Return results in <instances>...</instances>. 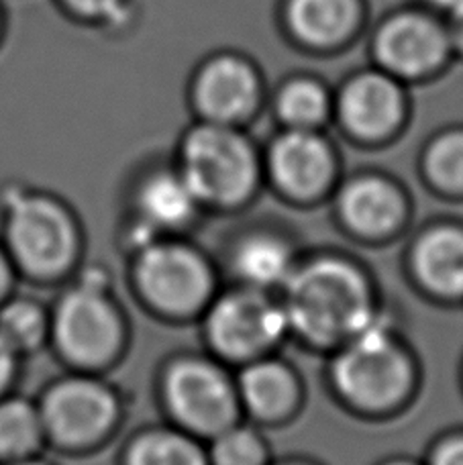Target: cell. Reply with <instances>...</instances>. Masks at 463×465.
<instances>
[{
	"mask_svg": "<svg viewBox=\"0 0 463 465\" xmlns=\"http://www.w3.org/2000/svg\"><path fill=\"white\" fill-rule=\"evenodd\" d=\"M131 286L147 311L168 321L201 317L219 292L214 263L182 237H157L133 252Z\"/></svg>",
	"mask_w": 463,
	"mask_h": 465,
	"instance_id": "cell-6",
	"label": "cell"
},
{
	"mask_svg": "<svg viewBox=\"0 0 463 465\" xmlns=\"http://www.w3.org/2000/svg\"><path fill=\"white\" fill-rule=\"evenodd\" d=\"M300 262L296 245L282 231L253 227L241 231L225 249V268L237 286L280 292Z\"/></svg>",
	"mask_w": 463,
	"mask_h": 465,
	"instance_id": "cell-17",
	"label": "cell"
},
{
	"mask_svg": "<svg viewBox=\"0 0 463 465\" xmlns=\"http://www.w3.org/2000/svg\"><path fill=\"white\" fill-rule=\"evenodd\" d=\"M278 296L291 335L327 351L350 341L384 312L366 268L337 253L300 257Z\"/></svg>",
	"mask_w": 463,
	"mask_h": 465,
	"instance_id": "cell-1",
	"label": "cell"
},
{
	"mask_svg": "<svg viewBox=\"0 0 463 465\" xmlns=\"http://www.w3.org/2000/svg\"><path fill=\"white\" fill-rule=\"evenodd\" d=\"M369 54L376 68L404 84L437 76L453 57L445 19L423 5L386 15L371 33Z\"/></svg>",
	"mask_w": 463,
	"mask_h": 465,
	"instance_id": "cell-10",
	"label": "cell"
},
{
	"mask_svg": "<svg viewBox=\"0 0 463 465\" xmlns=\"http://www.w3.org/2000/svg\"><path fill=\"white\" fill-rule=\"evenodd\" d=\"M201 321L206 345L222 363L243 365L271 355L291 335L276 292L237 284L217 292Z\"/></svg>",
	"mask_w": 463,
	"mask_h": 465,
	"instance_id": "cell-8",
	"label": "cell"
},
{
	"mask_svg": "<svg viewBox=\"0 0 463 465\" xmlns=\"http://www.w3.org/2000/svg\"><path fill=\"white\" fill-rule=\"evenodd\" d=\"M72 21L98 29H121L133 16V0H55Z\"/></svg>",
	"mask_w": 463,
	"mask_h": 465,
	"instance_id": "cell-26",
	"label": "cell"
},
{
	"mask_svg": "<svg viewBox=\"0 0 463 465\" xmlns=\"http://www.w3.org/2000/svg\"><path fill=\"white\" fill-rule=\"evenodd\" d=\"M379 465H425V463H417V461L407 460V458H394V460H386Z\"/></svg>",
	"mask_w": 463,
	"mask_h": 465,
	"instance_id": "cell-33",
	"label": "cell"
},
{
	"mask_svg": "<svg viewBox=\"0 0 463 465\" xmlns=\"http://www.w3.org/2000/svg\"><path fill=\"white\" fill-rule=\"evenodd\" d=\"M288 37L304 52L333 54L358 37L366 19L363 0H282Z\"/></svg>",
	"mask_w": 463,
	"mask_h": 465,
	"instance_id": "cell-16",
	"label": "cell"
},
{
	"mask_svg": "<svg viewBox=\"0 0 463 465\" xmlns=\"http://www.w3.org/2000/svg\"><path fill=\"white\" fill-rule=\"evenodd\" d=\"M409 268L427 296L463 301V225L439 223L420 231L410 245Z\"/></svg>",
	"mask_w": 463,
	"mask_h": 465,
	"instance_id": "cell-19",
	"label": "cell"
},
{
	"mask_svg": "<svg viewBox=\"0 0 463 465\" xmlns=\"http://www.w3.org/2000/svg\"><path fill=\"white\" fill-rule=\"evenodd\" d=\"M45 443L37 401L13 392L0 398V463L37 458Z\"/></svg>",
	"mask_w": 463,
	"mask_h": 465,
	"instance_id": "cell-22",
	"label": "cell"
},
{
	"mask_svg": "<svg viewBox=\"0 0 463 465\" xmlns=\"http://www.w3.org/2000/svg\"><path fill=\"white\" fill-rule=\"evenodd\" d=\"M235 386L241 411L263 425L284 422L300 411V376L274 353L239 365Z\"/></svg>",
	"mask_w": 463,
	"mask_h": 465,
	"instance_id": "cell-18",
	"label": "cell"
},
{
	"mask_svg": "<svg viewBox=\"0 0 463 465\" xmlns=\"http://www.w3.org/2000/svg\"><path fill=\"white\" fill-rule=\"evenodd\" d=\"M407 119V84L374 64L353 72L335 90L333 121L360 143H384L399 135Z\"/></svg>",
	"mask_w": 463,
	"mask_h": 465,
	"instance_id": "cell-13",
	"label": "cell"
},
{
	"mask_svg": "<svg viewBox=\"0 0 463 465\" xmlns=\"http://www.w3.org/2000/svg\"><path fill=\"white\" fill-rule=\"evenodd\" d=\"M19 361L21 355L0 335V398L11 394L16 373H19Z\"/></svg>",
	"mask_w": 463,
	"mask_h": 465,
	"instance_id": "cell-28",
	"label": "cell"
},
{
	"mask_svg": "<svg viewBox=\"0 0 463 465\" xmlns=\"http://www.w3.org/2000/svg\"><path fill=\"white\" fill-rule=\"evenodd\" d=\"M420 172L439 194L463 198V127L443 129L427 141Z\"/></svg>",
	"mask_w": 463,
	"mask_h": 465,
	"instance_id": "cell-24",
	"label": "cell"
},
{
	"mask_svg": "<svg viewBox=\"0 0 463 465\" xmlns=\"http://www.w3.org/2000/svg\"><path fill=\"white\" fill-rule=\"evenodd\" d=\"M173 165L204 211L241 209L263 182L261 152L243 127L233 124H190L182 133Z\"/></svg>",
	"mask_w": 463,
	"mask_h": 465,
	"instance_id": "cell-4",
	"label": "cell"
},
{
	"mask_svg": "<svg viewBox=\"0 0 463 465\" xmlns=\"http://www.w3.org/2000/svg\"><path fill=\"white\" fill-rule=\"evenodd\" d=\"M335 90L309 74H296L280 82L271 96V111L282 129L325 131L333 121Z\"/></svg>",
	"mask_w": 463,
	"mask_h": 465,
	"instance_id": "cell-20",
	"label": "cell"
},
{
	"mask_svg": "<svg viewBox=\"0 0 463 465\" xmlns=\"http://www.w3.org/2000/svg\"><path fill=\"white\" fill-rule=\"evenodd\" d=\"M266 86L258 65L237 52H217L196 65L188 103L196 121L243 127L260 113Z\"/></svg>",
	"mask_w": 463,
	"mask_h": 465,
	"instance_id": "cell-12",
	"label": "cell"
},
{
	"mask_svg": "<svg viewBox=\"0 0 463 465\" xmlns=\"http://www.w3.org/2000/svg\"><path fill=\"white\" fill-rule=\"evenodd\" d=\"M16 278H19V273H16L6 249L0 243V304L15 292Z\"/></svg>",
	"mask_w": 463,
	"mask_h": 465,
	"instance_id": "cell-29",
	"label": "cell"
},
{
	"mask_svg": "<svg viewBox=\"0 0 463 465\" xmlns=\"http://www.w3.org/2000/svg\"><path fill=\"white\" fill-rule=\"evenodd\" d=\"M123 465H209V458L202 439L176 425H163L131 437Z\"/></svg>",
	"mask_w": 463,
	"mask_h": 465,
	"instance_id": "cell-21",
	"label": "cell"
},
{
	"mask_svg": "<svg viewBox=\"0 0 463 465\" xmlns=\"http://www.w3.org/2000/svg\"><path fill=\"white\" fill-rule=\"evenodd\" d=\"M425 465H463V430H456L435 441Z\"/></svg>",
	"mask_w": 463,
	"mask_h": 465,
	"instance_id": "cell-27",
	"label": "cell"
},
{
	"mask_svg": "<svg viewBox=\"0 0 463 465\" xmlns=\"http://www.w3.org/2000/svg\"><path fill=\"white\" fill-rule=\"evenodd\" d=\"M160 396L172 425L202 441L241 420L235 376L217 357L186 353L162 371Z\"/></svg>",
	"mask_w": 463,
	"mask_h": 465,
	"instance_id": "cell-7",
	"label": "cell"
},
{
	"mask_svg": "<svg viewBox=\"0 0 463 465\" xmlns=\"http://www.w3.org/2000/svg\"><path fill=\"white\" fill-rule=\"evenodd\" d=\"M0 465H52V463H47V461H44L39 458H29V460H19V461H11V463H0Z\"/></svg>",
	"mask_w": 463,
	"mask_h": 465,
	"instance_id": "cell-32",
	"label": "cell"
},
{
	"mask_svg": "<svg viewBox=\"0 0 463 465\" xmlns=\"http://www.w3.org/2000/svg\"><path fill=\"white\" fill-rule=\"evenodd\" d=\"M206 443L209 465H270L271 453L260 429L235 422Z\"/></svg>",
	"mask_w": 463,
	"mask_h": 465,
	"instance_id": "cell-25",
	"label": "cell"
},
{
	"mask_svg": "<svg viewBox=\"0 0 463 465\" xmlns=\"http://www.w3.org/2000/svg\"><path fill=\"white\" fill-rule=\"evenodd\" d=\"M52 311L37 298L11 294L0 304V335L16 353L31 355L49 341Z\"/></svg>",
	"mask_w": 463,
	"mask_h": 465,
	"instance_id": "cell-23",
	"label": "cell"
},
{
	"mask_svg": "<svg viewBox=\"0 0 463 465\" xmlns=\"http://www.w3.org/2000/svg\"><path fill=\"white\" fill-rule=\"evenodd\" d=\"M420 5L427 6L429 11L441 15L443 19H448V16L461 11L463 0H420Z\"/></svg>",
	"mask_w": 463,
	"mask_h": 465,
	"instance_id": "cell-31",
	"label": "cell"
},
{
	"mask_svg": "<svg viewBox=\"0 0 463 465\" xmlns=\"http://www.w3.org/2000/svg\"><path fill=\"white\" fill-rule=\"evenodd\" d=\"M335 213L351 235L363 241H384L407 227L410 203L394 178L363 172L335 190Z\"/></svg>",
	"mask_w": 463,
	"mask_h": 465,
	"instance_id": "cell-14",
	"label": "cell"
},
{
	"mask_svg": "<svg viewBox=\"0 0 463 465\" xmlns=\"http://www.w3.org/2000/svg\"><path fill=\"white\" fill-rule=\"evenodd\" d=\"M263 157V180L296 204L333 194L339 180V153L325 131L280 129Z\"/></svg>",
	"mask_w": 463,
	"mask_h": 465,
	"instance_id": "cell-11",
	"label": "cell"
},
{
	"mask_svg": "<svg viewBox=\"0 0 463 465\" xmlns=\"http://www.w3.org/2000/svg\"><path fill=\"white\" fill-rule=\"evenodd\" d=\"M5 39V8L0 5V44H3Z\"/></svg>",
	"mask_w": 463,
	"mask_h": 465,
	"instance_id": "cell-35",
	"label": "cell"
},
{
	"mask_svg": "<svg viewBox=\"0 0 463 465\" xmlns=\"http://www.w3.org/2000/svg\"><path fill=\"white\" fill-rule=\"evenodd\" d=\"M49 311V343L74 370L101 373L121 360L129 341V325L103 270L82 273Z\"/></svg>",
	"mask_w": 463,
	"mask_h": 465,
	"instance_id": "cell-5",
	"label": "cell"
},
{
	"mask_svg": "<svg viewBox=\"0 0 463 465\" xmlns=\"http://www.w3.org/2000/svg\"><path fill=\"white\" fill-rule=\"evenodd\" d=\"M0 243L19 276L54 284L76 270L84 235L76 213L60 196L6 184L0 193Z\"/></svg>",
	"mask_w": 463,
	"mask_h": 465,
	"instance_id": "cell-2",
	"label": "cell"
},
{
	"mask_svg": "<svg viewBox=\"0 0 463 465\" xmlns=\"http://www.w3.org/2000/svg\"><path fill=\"white\" fill-rule=\"evenodd\" d=\"M445 25H448L453 57H461L463 60V8L456 15L448 16V19H445Z\"/></svg>",
	"mask_w": 463,
	"mask_h": 465,
	"instance_id": "cell-30",
	"label": "cell"
},
{
	"mask_svg": "<svg viewBox=\"0 0 463 465\" xmlns=\"http://www.w3.org/2000/svg\"><path fill=\"white\" fill-rule=\"evenodd\" d=\"M133 225L153 237H182L204 213L176 165H152L133 186Z\"/></svg>",
	"mask_w": 463,
	"mask_h": 465,
	"instance_id": "cell-15",
	"label": "cell"
},
{
	"mask_svg": "<svg viewBox=\"0 0 463 465\" xmlns=\"http://www.w3.org/2000/svg\"><path fill=\"white\" fill-rule=\"evenodd\" d=\"M417 363L386 312L330 351L329 381L347 409L384 417L407 404L417 386Z\"/></svg>",
	"mask_w": 463,
	"mask_h": 465,
	"instance_id": "cell-3",
	"label": "cell"
},
{
	"mask_svg": "<svg viewBox=\"0 0 463 465\" xmlns=\"http://www.w3.org/2000/svg\"><path fill=\"white\" fill-rule=\"evenodd\" d=\"M37 406L47 443L64 451H88L104 443L123 417L119 392L93 371L54 380Z\"/></svg>",
	"mask_w": 463,
	"mask_h": 465,
	"instance_id": "cell-9",
	"label": "cell"
},
{
	"mask_svg": "<svg viewBox=\"0 0 463 465\" xmlns=\"http://www.w3.org/2000/svg\"><path fill=\"white\" fill-rule=\"evenodd\" d=\"M270 465H314L307 460H286V461H280V463H270Z\"/></svg>",
	"mask_w": 463,
	"mask_h": 465,
	"instance_id": "cell-34",
	"label": "cell"
}]
</instances>
